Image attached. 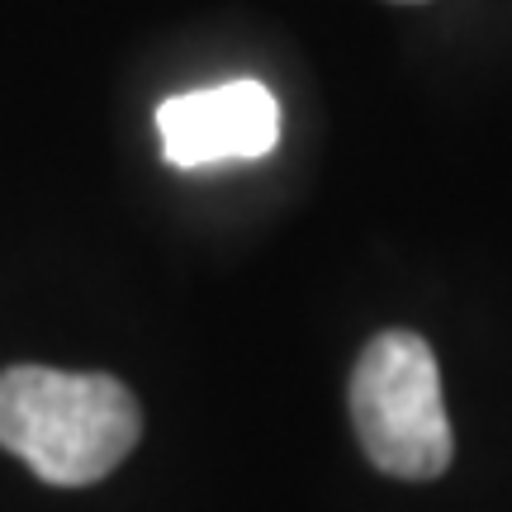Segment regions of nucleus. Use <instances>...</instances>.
<instances>
[{
	"instance_id": "1",
	"label": "nucleus",
	"mask_w": 512,
	"mask_h": 512,
	"mask_svg": "<svg viewBox=\"0 0 512 512\" xmlns=\"http://www.w3.org/2000/svg\"><path fill=\"white\" fill-rule=\"evenodd\" d=\"M143 437V413L114 375L48 366L0 370V446L43 484L81 489L105 479Z\"/></svg>"
},
{
	"instance_id": "2",
	"label": "nucleus",
	"mask_w": 512,
	"mask_h": 512,
	"mask_svg": "<svg viewBox=\"0 0 512 512\" xmlns=\"http://www.w3.org/2000/svg\"><path fill=\"white\" fill-rule=\"evenodd\" d=\"M351 422L366 456L394 479H437L456 437L441 403V370L418 332H380L351 375Z\"/></svg>"
},
{
	"instance_id": "3",
	"label": "nucleus",
	"mask_w": 512,
	"mask_h": 512,
	"mask_svg": "<svg viewBox=\"0 0 512 512\" xmlns=\"http://www.w3.org/2000/svg\"><path fill=\"white\" fill-rule=\"evenodd\" d=\"M157 128L171 166L252 162L280 143V105L261 81H228L162 100Z\"/></svg>"
}]
</instances>
